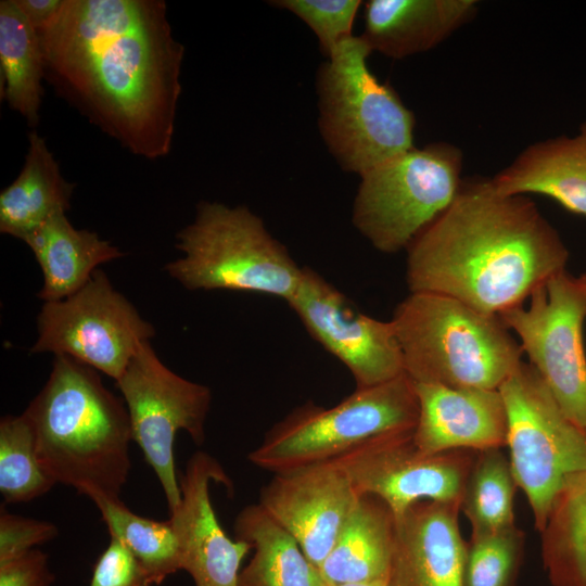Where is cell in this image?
<instances>
[{
	"label": "cell",
	"mask_w": 586,
	"mask_h": 586,
	"mask_svg": "<svg viewBox=\"0 0 586 586\" xmlns=\"http://www.w3.org/2000/svg\"><path fill=\"white\" fill-rule=\"evenodd\" d=\"M286 303L310 336L346 366L356 388L375 386L405 373L392 321L359 311L314 269L303 267L300 284Z\"/></svg>",
	"instance_id": "obj_14"
},
{
	"label": "cell",
	"mask_w": 586,
	"mask_h": 586,
	"mask_svg": "<svg viewBox=\"0 0 586 586\" xmlns=\"http://www.w3.org/2000/svg\"><path fill=\"white\" fill-rule=\"evenodd\" d=\"M517 487L510 461L501 448L477 451L460 502L472 535L496 533L515 525Z\"/></svg>",
	"instance_id": "obj_28"
},
{
	"label": "cell",
	"mask_w": 586,
	"mask_h": 586,
	"mask_svg": "<svg viewBox=\"0 0 586 586\" xmlns=\"http://www.w3.org/2000/svg\"><path fill=\"white\" fill-rule=\"evenodd\" d=\"M335 586H385V583H373V584H346V585H335Z\"/></svg>",
	"instance_id": "obj_36"
},
{
	"label": "cell",
	"mask_w": 586,
	"mask_h": 586,
	"mask_svg": "<svg viewBox=\"0 0 586 586\" xmlns=\"http://www.w3.org/2000/svg\"><path fill=\"white\" fill-rule=\"evenodd\" d=\"M234 533L254 549L240 572L239 586H328L297 540L258 502L239 512Z\"/></svg>",
	"instance_id": "obj_24"
},
{
	"label": "cell",
	"mask_w": 586,
	"mask_h": 586,
	"mask_svg": "<svg viewBox=\"0 0 586 586\" xmlns=\"http://www.w3.org/2000/svg\"><path fill=\"white\" fill-rule=\"evenodd\" d=\"M37 33L60 97L132 154H169L184 47L163 0H63Z\"/></svg>",
	"instance_id": "obj_1"
},
{
	"label": "cell",
	"mask_w": 586,
	"mask_h": 586,
	"mask_svg": "<svg viewBox=\"0 0 586 586\" xmlns=\"http://www.w3.org/2000/svg\"><path fill=\"white\" fill-rule=\"evenodd\" d=\"M416 383L499 390L523 362L520 343L495 315L450 296L416 292L391 319Z\"/></svg>",
	"instance_id": "obj_4"
},
{
	"label": "cell",
	"mask_w": 586,
	"mask_h": 586,
	"mask_svg": "<svg viewBox=\"0 0 586 586\" xmlns=\"http://www.w3.org/2000/svg\"><path fill=\"white\" fill-rule=\"evenodd\" d=\"M54 581L49 556L40 549L0 562V586H52Z\"/></svg>",
	"instance_id": "obj_34"
},
{
	"label": "cell",
	"mask_w": 586,
	"mask_h": 586,
	"mask_svg": "<svg viewBox=\"0 0 586 586\" xmlns=\"http://www.w3.org/2000/svg\"><path fill=\"white\" fill-rule=\"evenodd\" d=\"M413 430L373 437L333 459L359 495L379 497L395 518L424 499L461 502L477 455L469 449L422 453L415 444Z\"/></svg>",
	"instance_id": "obj_13"
},
{
	"label": "cell",
	"mask_w": 586,
	"mask_h": 586,
	"mask_svg": "<svg viewBox=\"0 0 586 586\" xmlns=\"http://www.w3.org/2000/svg\"><path fill=\"white\" fill-rule=\"evenodd\" d=\"M55 481L42 469L33 425L25 415L0 420V493L4 504H23L43 496Z\"/></svg>",
	"instance_id": "obj_29"
},
{
	"label": "cell",
	"mask_w": 586,
	"mask_h": 586,
	"mask_svg": "<svg viewBox=\"0 0 586 586\" xmlns=\"http://www.w3.org/2000/svg\"><path fill=\"white\" fill-rule=\"evenodd\" d=\"M396 518L374 495H360L319 570L328 586L386 583Z\"/></svg>",
	"instance_id": "obj_21"
},
{
	"label": "cell",
	"mask_w": 586,
	"mask_h": 586,
	"mask_svg": "<svg viewBox=\"0 0 586 586\" xmlns=\"http://www.w3.org/2000/svg\"><path fill=\"white\" fill-rule=\"evenodd\" d=\"M520 340L530 365L537 371L563 413L586 432V272L573 277L563 270L523 305L498 316Z\"/></svg>",
	"instance_id": "obj_11"
},
{
	"label": "cell",
	"mask_w": 586,
	"mask_h": 586,
	"mask_svg": "<svg viewBox=\"0 0 586 586\" xmlns=\"http://www.w3.org/2000/svg\"><path fill=\"white\" fill-rule=\"evenodd\" d=\"M89 586H152L149 577L129 549L111 537L93 565Z\"/></svg>",
	"instance_id": "obj_33"
},
{
	"label": "cell",
	"mask_w": 586,
	"mask_h": 586,
	"mask_svg": "<svg viewBox=\"0 0 586 586\" xmlns=\"http://www.w3.org/2000/svg\"><path fill=\"white\" fill-rule=\"evenodd\" d=\"M419 403L406 374L385 383L356 388L324 408L308 402L273 424L247 459L272 473L333 460L383 434L413 430Z\"/></svg>",
	"instance_id": "obj_7"
},
{
	"label": "cell",
	"mask_w": 586,
	"mask_h": 586,
	"mask_svg": "<svg viewBox=\"0 0 586 586\" xmlns=\"http://www.w3.org/2000/svg\"><path fill=\"white\" fill-rule=\"evenodd\" d=\"M154 335L153 324L98 268L74 294L42 304L29 353L66 355L117 381Z\"/></svg>",
	"instance_id": "obj_12"
},
{
	"label": "cell",
	"mask_w": 586,
	"mask_h": 586,
	"mask_svg": "<svg viewBox=\"0 0 586 586\" xmlns=\"http://www.w3.org/2000/svg\"><path fill=\"white\" fill-rule=\"evenodd\" d=\"M462 152L447 142L411 148L360 175L355 228L381 253L406 250L455 200Z\"/></svg>",
	"instance_id": "obj_8"
},
{
	"label": "cell",
	"mask_w": 586,
	"mask_h": 586,
	"mask_svg": "<svg viewBox=\"0 0 586 586\" xmlns=\"http://www.w3.org/2000/svg\"><path fill=\"white\" fill-rule=\"evenodd\" d=\"M0 64L2 98L35 127L43 95V55L37 30L14 0L0 1Z\"/></svg>",
	"instance_id": "obj_25"
},
{
	"label": "cell",
	"mask_w": 586,
	"mask_h": 586,
	"mask_svg": "<svg viewBox=\"0 0 586 586\" xmlns=\"http://www.w3.org/2000/svg\"><path fill=\"white\" fill-rule=\"evenodd\" d=\"M460 502L420 500L396 518V539L385 586H462L467 543Z\"/></svg>",
	"instance_id": "obj_18"
},
{
	"label": "cell",
	"mask_w": 586,
	"mask_h": 586,
	"mask_svg": "<svg viewBox=\"0 0 586 586\" xmlns=\"http://www.w3.org/2000/svg\"><path fill=\"white\" fill-rule=\"evenodd\" d=\"M273 474L258 504L319 569L360 495L333 460Z\"/></svg>",
	"instance_id": "obj_15"
},
{
	"label": "cell",
	"mask_w": 586,
	"mask_h": 586,
	"mask_svg": "<svg viewBox=\"0 0 586 586\" xmlns=\"http://www.w3.org/2000/svg\"><path fill=\"white\" fill-rule=\"evenodd\" d=\"M59 528L44 520L10 513L0 508V562L23 555L56 538Z\"/></svg>",
	"instance_id": "obj_32"
},
{
	"label": "cell",
	"mask_w": 586,
	"mask_h": 586,
	"mask_svg": "<svg viewBox=\"0 0 586 586\" xmlns=\"http://www.w3.org/2000/svg\"><path fill=\"white\" fill-rule=\"evenodd\" d=\"M499 392L507 411L511 469L542 532L564 483L586 471V432L563 413L530 364L522 362Z\"/></svg>",
	"instance_id": "obj_9"
},
{
	"label": "cell",
	"mask_w": 586,
	"mask_h": 586,
	"mask_svg": "<svg viewBox=\"0 0 586 586\" xmlns=\"http://www.w3.org/2000/svg\"><path fill=\"white\" fill-rule=\"evenodd\" d=\"M111 537L122 542L145 571L152 586L180 571V548L170 520L156 521L132 512L120 498L93 496Z\"/></svg>",
	"instance_id": "obj_27"
},
{
	"label": "cell",
	"mask_w": 586,
	"mask_h": 586,
	"mask_svg": "<svg viewBox=\"0 0 586 586\" xmlns=\"http://www.w3.org/2000/svg\"><path fill=\"white\" fill-rule=\"evenodd\" d=\"M524 533L515 525L491 534L471 535L466 548L462 586H515Z\"/></svg>",
	"instance_id": "obj_30"
},
{
	"label": "cell",
	"mask_w": 586,
	"mask_h": 586,
	"mask_svg": "<svg viewBox=\"0 0 586 586\" xmlns=\"http://www.w3.org/2000/svg\"><path fill=\"white\" fill-rule=\"evenodd\" d=\"M115 382L128 410L132 441L153 469L170 514L181 501L174 458L176 434L183 430L195 445L204 444L212 392L166 367L150 341L140 344Z\"/></svg>",
	"instance_id": "obj_10"
},
{
	"label": "cell",
	"mask_w": 586,
	"mask_h": 586,
	"mask_svg": "<svg viewBox=\"0 0 586 586\" xmlns=\"http://www.w3.org/2000/svg\"><path fill=\"white\" fill-rule=\"evenodd\" d=\"M271 3L305 22L327 58L341 42L354 36L353 25L361 5L359 0H279Z\"/></svg>",
	"instance_id": "obj_31"
},
{
	"label": "cell",
	"mask_w": 586,
	"mask_h": 586,
	"mask_svg": "<svg viewBox=\"0 0 586 586\" xmlns=\"http://www.w3.org/2000/svg\"><path fill=\"white\" fill-rule=\"evenodd\" d=\"M413 383L419 403L413 441L422 453L482 451L507 445V411L499 390Z\"/></svg>",
	"instance_id": "obj_17"
},
{
	"label": "cell",
	"mask_w": 586,
	"mask_h": 586,
	"mask_svg": "<svg viewBox=\"0 0 586 586\" xmlns=\"http://www.w3.org/2000/svg\"><path fill=\"white\" fill-rule=\"evenodd\" d=\"M14 2L37 31L53 20L63 4V0H14Z\"/></svg>",
	"instance_id": "obj_35"
},
{
	"label": "cell",
	"mask_w": 586,
	"mask_h": 586,
	"mask_svg": "<svg viewBox=\"0 0 586 586\" xmlns=\"http://www.w3.org/2000/svg\"><path fill=\"white\" fill-rule=\"evenodd\" d=\"M475 0H370L361 37L370 49L404 59L438 46L476 12Z\"/></svg>",
	"instance_id": "obj_19"
},
{
	"label": "cell",
	"mask_w": 586,
	"mask_h": 586,
	"mask_svg": "<svg viewBox=\"0 0 586 586\" xmlns=\"http://www.w3.org/2000/svg\"><path fill=\"white\" fill-rule=\"evenodd\" d=\"M211 482L232 488L221 464L205 451L194 453L179 475L181 501L169 514L180 548V570L194 586H239L240 566L252 549L230 538L211 502Z\"/></svg>",
	"instance_id": "obj_16"
},
{
	"label": "cell",
	"mask_w": 586,
	"mask_h": 586,
	"mask_svg": "<svg viewBox=\"0 0 586 586\" xmlns=\"http://www.w3.org/2000/svg\"><path fill=\"white\" fill-rule=\"evenodd\" d=\"M371 52L361 36H353L317 74L320 133L340 166L359 176L415 146V115L370 71Z\"/></svg>",
	"instance_id": "obj_6"
},
{
	"label": "cell",
	"mask_w": 586,
	"mask_h": 586,
	"mask_svg": "<svg viewBox=\"0 0 586 586\" xmlns=\"http://www.w3.org/2000/svg\"><path fill=\"white\" fill-rule=\"evenodd\" d=\"M176 240L182 256L164 269L190 291L229 290L288 302L302 278L303 267L244 205L199 203Z\"/></svg>",
	"instance_id": "obj_5"
},
{
	"label": "cell",
	"mask_w": 586,
	"mask_h": 586,
	"mask_svg": "<svg viewBox=\"0 0 586 586\" xmlns=\"http://www.w3.org/2000/svg\"><path fill=\"white\" fill-rule=\"evenodd\" d=\"M543 558L555 586H586V471L571 476L551 506Z\"/></svg>",
	"instance_id": "obj_26"
},
{
	"label": "cell",
	"mask_w": 586,
	"mask_h": 586,
	"mask_svg": "<svg viewBox=\"0 0 586 586\" xmlns=\"http://www.w3.org/2000/svg\"><path fill=\"white\" fill-rule=\"evenodd\" d=\"M21 240L40 266L43 284L37 296L43 303L74 294L100 265L124 256L117 246L97 232L75 228L66 213L50 217Z\"/></svg>",
	"instance_id": "obj_22"
},
{
	"label": "cell",
	"mask_w": 586,
	"mask_h": 586,
	"mask_svg": "<svg viewBox=\"0 0 586 586\" xmlns=\"http://www.w3.org/2000/svg\"><path fill=\"white\" fill-rule=\"evenodd\" d=\"M489 181L501 194H542L586 217V122L572 137L527 145Z\"/></svg>",
	"instance_id": "obj_20"
},
{
	"label": "cell",
	"mask_w": 586,
	"mask_h": 586,
	"mask_svg": "<svg viewBox=\"0 0 586 586\" xmlns=\"http://www.w3.org/2000/svg\"><path fill=\"white\" fill-rule=\"evenodd\" d=\"M42 469L55 483L89 498H120L131 461V426L124 399L99 371L56 355L41 391L24 410Z\"/></svg>",
	"instance_id": "obj_3"
},
{
	"label": "cell",
	"mask_w": 586,
	"mask_h": 586,
	"mask_svg": "<svg viewBox=\"0 0 586 586\" xmlns=\"http://www.w3.org/2000/svg\"><path fill=\"white\" fill-rule=\"evenodd\" d=\"M410 293H436L499 316L565 270L569 252L526 195L462 180L453 203L408 245Z\"/></svg>",
	"instance_id": "obj_2"
},
{
	"label": "cell",
	"mask_w": 586,
	"mask_h": 586,
	"mask_svg": "<svg viewBox=\"0 0 586 586\" xmlns=\"http://www.w3.org/2000/svg\"><path fill=\"white\" fill-rule=\"evenodd\" d=\"M74 188L62 176L44 139L30 131L24 165L0 193V232L21 240L50 217L66 213Z\"/></svg>",
	"instance_id": "obj_23"
}]
</instances>
